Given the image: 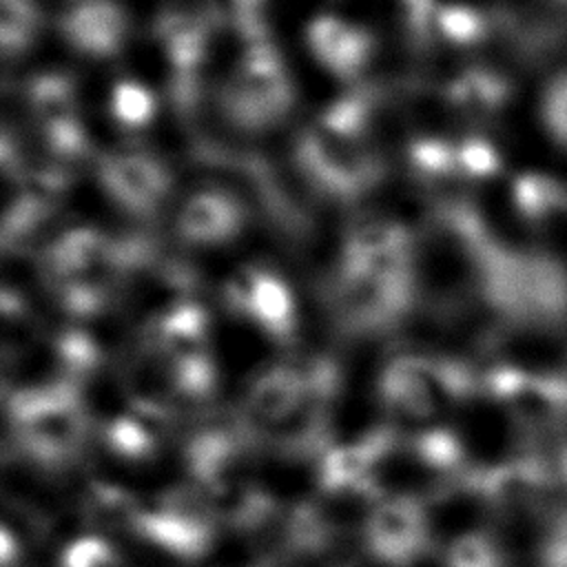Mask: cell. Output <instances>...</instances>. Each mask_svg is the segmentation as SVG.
<instances>
[{
	"mask_svg": "<svg viewBox=\"0 0 567 567\" xmlns=\"http://www.w3.org/2000/svg\"><path fill=\"white\" fill-rule=\"evenodd\" d=\"M7 410L20 450L42 467L69 465L86 443L89 414L66 379L13 392Z\"/></svg>",
	"mask_w": 567,
	"mask_h": 567,
	"instance_id": "cell-1",
	"label": "cell"
},
{
	"mask_svg": "<svg viewBox=\"0 0 567 567\" xmlns=\"http://www.w3.org/2000/svg\"><path fill=\"white\" fill-rule=\"evenodd\" d=\"M219 102L228 122L248 133L270 131L290 113L295 86L270 38L246 44L219 91Z\"/></svg>",
	"mask_w": 567,
	"mask_h": 567,
	"instance_id": "cell-2",
	"label": "cell"
},
{
	"mask_svg": "<svg viewBox=\"0 0 567 567\" xmlns=\"http://www.w3.org/2000/svg\"><path fill=\"white\" fill-rule=\"evenodd\" d=\"M470 390L472 379L458 363L425 354L394 357L379 377L383 408L405 421H427Z\"/></svg>",
	"mask_w": 567,
	"mask_h": 567,
	"instance_id": "cell-3",
	"label": "cell"
},
{
	"mask_svg": "<svg viewBox=\"0 0 567 567\" xmlns=\"http://www.w3.org/2000/svg\"><path fill=\"white\" fill-rule=\"evenodd\" d=\"M297 162L306 179L326 197L352 202L372 190L383 164L365 140H346L326 131L319 122L303 128L297 140Z\"/></svg>",
	"mask_w": 567,
	"mask_h": 567,
	"instance_id": "cell-4",
	"label": "cell"
},
{
	"mask_svg": "<svg viewBox=\"0 0 567 567\" xmlns=\"http://www.w3.org/2000/svg\"><path fill=\"white\" fill-rule=\"evenodd\" d=\"M332 301L341 326L350 332L394 328L414 301V279H390L339 264Z\"/></svg>",
	"mask_w": 567,
	"mask_h": 567,
	"instance_id": "cell-5",
	"label": "cell"
},
{
	"mask_svg": "<svg viewBox=\"0 0 567 567\" xmlns=\"http://www.w3.org/2000/svg\"><path fill=\"white\" fill-rule=\"evenodd\" d=\"M368 551L388 567H410L427 551L430 518L414 494H392L377 503L365 520Z\"/></svg>",
	"mask_w": 567,
	"mask_h": 567,
	"instance_id": "cell-6",
	"label": "cell"
},
{
	"mask_svg": "<svg viewBox=\"0 0 567 567\" xmlns=\"http://www.w3.org/2000/svg\"><path fill=\"white\" fill-rule=\"evenodd\" d=\"M95 173L104 193L128 215L151 217L171 195V171L144 151H113L97 159Z\"/></svg>",
	"mask_w": 567,
	"mask_h": 567,
	"instance_id": "cell-7",
	"label": "cell"
},
{
	"mask_svg": "<svg viewBox=\"0 0 567 567\" xmlns=\"http://www.w3.org/2000/svg\"><path fill=\"white\" fill-rule=\"evenodd\" d=\"M226 301L250 319L268 339L286 346L297 332V303L290 286L275 270L250 266L226 286Z\"/></svg>",
	"mask_w": 567,
	"mask_h": 567,
	"instance_id": "cell-8",
	"label": "cell"
},
{
	"mask_svg": "<svg viewBox=\"0 0 567 567\" xmlns=\"http://www.w3.org/2000/svg\"><path fill=\"white\" fill-rule=\"evenodd\" d=\"M27 104L58 159L75 162L86 155V133L78 115L75 86L66 73L47 71L29 80Z\"/></svg>",
	"mask_w": 567,
	"mask_h": 567,
	"instance_id": "cell-9",
	"label": "cell"
},
{
	"mask_svg": "<svg viewBox=\"0 0 567 567\" xmlns=\"http://www.w3.org/2000/svg\"><path fill=\"white\" fill-rule=\"evenodd\" d=\"M306 374L303 368L275 365L261 372L248 388L239 414V432L250 441H268L303 403Z\"/></svg>",
	"mask_w": 567,
	"mask_h": 567,
	"instance_id": "cell-10",
	"label": "cell"
},
{
	"mask_svg": "<svg viewBox=\"0 0 567 567\" xmlns=\"http://www.w3.org/2000/svg\"><path fill=\"white\" fill-rule=\"evenodd\" d=\"M58 27L73 51L95 60L117 55L128 38V18L115 0H73Z\"/></svg>",
	"mask_w": 567,
	"mask_h": 567,
	"instance_id": "cell-11",
	"label": "cell"
},
{
	"mask_svg": "<svg viewBox=\"0 0 567 567\" xmlns=\"http://www.w3.org/2000/svg\"><path fill=\"white\" fill-rule=\"evenodd\" d=\"M246 206L228 190L202 188L184 199L175 230L184 244L208 248L237 239L246 228Z\"/></svg>",
	"mask_w": 567,
	"mask_h": 567,
	"instance_id": "cell-12",
	"label": "cell"
},
{
	"mask_svg": "<svg viewBox=\"0 0 567 567\" xmlns=\"http://www.w3.org/2000/svg\"><path fill=\"white\" fill-rule=\"evenodd\" d=\"M312 58L334 78L354 80L372 58V33L334 13H319L306 27Z\"/></svg>",
	"mask_w": 567,
	"mask_h": 567,
	"instance_id": "cell-13",
	"label": "cell"
},
{
	"mask_svg": "<svg viewBox=\"0 0 567 567\" xmlns=\"http://www.w3.org/2000/svg\"><path fill=\"white\" fill-rule=\"evenodd\" d=\"M394 447L396 434L388 425H381L352 443L328 447L319 458V489L332 492L377 483V472Z\"/></svg>",
	"mask_w": 567,
	"mask_h": 567,
	"instance_id": "cell-14",
	"label": "cell"
},
{
	"mask_svg": "<svg viewBox=\"0 0 567 567\" xmlns=\"http://www.w3.org/2000/svg\"><path fill=\"white\" fill-rule=\"evenodd\" d=\"M142 505L120 485L93 483L84 501V516L97 529L135 532Z\"/></svg>",
	"mask_w": 567,
	"mask_h": 567,
	"instance_id": "cell-15",
	"label": "cell"
},
{
	"mask_svg": "<svg viewBox=\"0 0 567 567\" xmlns=\"http://www.w3.org/2000/svg\"><path fill=\"white\" fill-rule=\"evenodd\" d=\"M412 246L410 230L392 219H361L357 221L343 239L341 257H370L396 248Z\"/></svg>",
	"mask_w": 567,
	"mask_h": 567,
	"instance_id": "cell-16",
	"label": "cell"
},
{
	"mask_svg": "<svg viewBox=\"0 0 567 567\" xmlns=\"http://www.w3.org/2000/svg\"><path fill=\"white\" fill-rule=\"evenodd\" d=\"M40 9L35 0H0V47L4 58L24 53L38 38Z\"/></svg>",
	"mask_w": 567,
	"mask_h": 567,
	"instance_id": "cell-17",
	"label": "cell"
},
{
	"mask_svg": "<svg viewBox=\"0 0 567 567\" xmlns=\"http://www.w3.org/2000/svg\"><path fill=\"white\" fill-rule=\"evenodd\" d=\"M109 111L122 128L137 131L153 122L157 113V97L146 84L131 78H122L111 89Z\"/></svg>",
	"mask_w": 567,
	"mask_h": 567,
	"instance_id": "cell-18",
	"label": "cell"
},
{
	"mask_svg": "<svg viewBox=\"0 0 567 567\" xmlns=\"http://www.w3.org/2000/svg\"><path fill=\"white\" fill-rule=\"evenodd\" d=\"M445 567H505L496 543L481 532L456 536L445 549Z\"/></svg>",
	"mask_w": 567,
	"mask_h": 567,
	"instance_id": "cell-19",
	"label": "cell"
},
{
	"mask_svg": "<svg viewBox=\"0 0 567 567\" xmlns=\"http://www.w3.org/2000/svg\"><path fill=\"white\" fill-rule=\"evenodd\" d=\"M408 159L421 177H445L458 171L456 146L439 137H419L408 146Z\"/></svg>",
	"mask_w": 567,
	"mask_h": 567,
	"instance_id": "cell-20",
	"label": "cell"
},
{
	"mask_svg": "<svg viewBox=\"0 0 567 567\" xmlns=\"http://www.w3.org/2000/svg\"><path fill=\"white\" fill-rule=\"evenodd\" d=\"M60 567H122V558L111 540L100 534H86L66 545Z\"/></svg>",
	"mask_w": 567,
	"mask_h": 567,
	"instance_id": "cell-21",
	"label": "cell"
},
{
	"mask_svg": "<svg viewBox=\"0 0 567 567\" xmlns=\"http://www.w3.org/2000/svg\"><path fill=\"white\" fill-rule=\"evenodd\" d=\"M434 29L454 44H470L481 38V16L463 4H443L436 11Z\"/></svg>",
	"mask_w": 567,
	"mask_h": 567,
	"instance_id": "cell-22",
	"label": "cell"
},
{
	"mask_svg": "<svg viewBox=\"0 0 567 567\" xmlns=\"http://www.w3.org/2000/svg\"><path fill=\"white\" fill-rule=\"evenodd\" d=\"M228 2H230V18L235 22V29L246 40V44L268 40V27H266L268 0H228Z\"/></svg>",
	"mask_w": 567,
	"mask_h": 567,
	"instance_id": "cell-23",
	"label": "cell"
},
{
	"mask_svg": "<svg viewBox=\"0 0 567 567\" xmlns=\"http://www.w3.org/2000/svg\"><path fill=\"white\" fill-rule=\"evenodd\" d=\"M405 29L416 47H425L434 31L439 4L436 0H399Z\"/></svg>",
	"mask_w": 567,
	"mask_h": 567,
	"instance_id": "cell-24",
	"label": "cell"
},
{
	"mask_svg": "<svg viewBox=\"0 0 567 567\" xmlns=\"http://www.w3.org/2000/svg\"><path fill=\"white\" fill-rule=\"evenodd\" d=\"M456 164L465 175H487L494 171L496 159L492 148L481 140H465L456 146Z\"/></svg>",
	"mask_w": 567,
	"mask_h": 567,
	"instance_id": "cell-25",
	"label": "cell"
}]
</instances>
